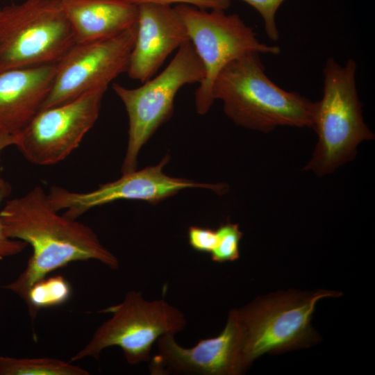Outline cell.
Here are the masks:
<instances>
[{
  "mask_svg": "<svg viewBox=\"0 0 375 375\" xmlns=\"http://www.w3.org/2000/svg\"><path fill=\"white\" fill-rule=\"evenodd\" d=\"M135 6L144 3H153L163 6L171 4H188L203 10H223L228 8L231 4V0H122Z\"/></svg>",
  "mask_w": 375,
  "mask_h": 375,
  "instance_id": "44dd1931",
  "label": "cell"
},
{
  "mask_svg": "<svg viewBox=\"0 0 375 375\" xmlns=\"http://www.w3.org/2000/svg\"><path fill=\"white\" fill-rule=\"evenodd\" d=\"M188 242L192 249L200 253H210L217 244L216 230L191 226L188 231Z\"/></svg>",
  "mask_w": 375,
  "mask_h": 375,
  "instance_id": "ffe728a7",
  "label": "cell"
},
{
  "mask_svg": "<svg viewBox=\"0 0 375 375\" xmlns=\"http://www.w3.org/2000/svg\"><path fill=\"white\" fill-rule=\"evenodd\" d=\"M203 65L190 40L184 42L166 67L153 79L137 88L119 83L112 90L123 102L128 117V140L122 173L136 169L141 148L157 129L170 119L175 97L183 85L201 83Z\"/></svg>",
  "mask_w": 375,
  "mask_h": 375,
  "instance_id": "8992f818",
  "label": "cell"
},
{
  "mask_svg": "<svg viewBox=\"0 0 375 375\" xmlns=\"http://www.w3.org/2000/svg\"><path fill=\"white\" fill-rule=\"evenodd\" d=\"M188 40L185 26L174 8L153 3L138 6L136 38L126 73L134 80L146 82Z\"/></svg>",
  "mask_w": 375,
  "mask_h": 375,
  "instance_id": "4fadbf2b",
  "label": "cell"
},
{
  "mask_svg": "<svg viewBox=\"0 0 375 375\" xmlns=\"http://www.w3.org/2000/svg\"><path fill=\"white\" fill-rule=\"evenodd\" d=\"M86 369L53 358L0 356V375H88Z\"/></svg>",
  "mask_w": 375,
  "mask_h": 375,
  "instance_id": "2e32d148",
  "label": "cell"
},
{
  "mask_svg": "<svg viewBox=\"0 0 375 375\" xmlns=\"http://www.w3.org/2000/svg\"><path fill=\"white\" fill-rule=\"evenodd\" d=\"M167 333L156 341L157 353L149 361L153 375H238L249 367L244 353L243 333L238 310L230 311L226 326L217 336L185 348Z\"/></svg>",
  "mask_w": 375,
  "mask_h": 375,
  "instance_id": "7c38bea8",
  "label": "cell"
},
{
  "mask_svg": "<svg viewBox=\"0 0 375 375\" xmlns=\"http://www.w3.org/2000/svg\"><path fill=\"white\" fill-rule=\"evenodd\" d=\"M356 68L353 59L342 67L328 58L323 69V96L315 102L312 125L318 140L304 167L319 176L353 160L358 144L374 138L363 120L356 85Z\"/></svg>",
  "mask_w": 375,
  "mask_h": 375,
  "instance_id": "3957f363",
  "label": "cell"
},
{
  "mask_svg": "<svg viewBox=\"0 0 375 375\" xmlns=\"http://www.w3.org/2000/svg\"><path fill=\"white\" fill-rule=\"evenodd\" d=\"M334 291L310 294H285L256 300L238 310L244 353L249 366L266 353H278L314 340L310 321L321 299L338 296Z\"/></svg>",
  "mask_w": 375,
  "mask_h": 375,
  "instance_id": "ba28073f",
  "label": "cell"
},
{
  "mask_svg": "<svg viewBox=\"0 0 375 375\" xmlns=\"http://www.w3.org/2000/svg\"><path fill=\"white\" fill-rule=\"evenodd\" d=\"M0 218L9 238L22 240L33 249L24 270L15 281L1 286L25 302L34 283L72 262L94 260L111 269L119 267L117 258L90 227L58 214L41 186L7 200Z\"/></svg>",
  "mask_w": 375,
  "mask_h": 375,
  "instance_id": "6da1fadb",
  "label": "cell"
},
{
  "mask_svg": "<svg viewBox=\"0 0 375 375\" xmlns=\"http://www.w3.org/2000/svg\"><path fill=\"white\" fill-rule=\"evenodd\" d=\"M256 10L264 21L267 36L277 41L280 35L275 22V15L285 0H240Z\"/></svg>",
  "mask_w": 375,
  "mask_h": 375,
  "instance_id": "d6986e66",
  "label": "cell"
},
{
  "mask_svg": "<svg viewBox=\"0 0 375 375\" xmlns=\"http://www.w3.org/2000/svg\"><path fill=\"white\" fill-rule=\"evenodd\" d=\"M136 33L137 23L112 38L75 44L57 62L53 83L42 109L94 89L108 88L116 77L127 72Z\"/></svg>",
  "mask_w": 375,
  "mask_h": 375,
  "instance_id": "30bf717a",
  "label": "cell"
},
{
  "mask_svg": "<svg viewBox=\"0 0 375 375\" xmlns=\"http://www.w3.org/2000/svg\"><path fill=\"white\" fill-rule=\"evenodd\" d=\"M75 44L60 0L1 8L0 69L56 64Z\"/></svg>",
  "mask_w": 375,
  "mask_h": 375,
  "instance_id": "277c9868",
  "label": "cell"
},
{
  "mask_svg": "<svg viewBox=\"0 0 375 375\" xmlns=\"http://www.w3.org/2000/svg\"><path fill=\"white\" fill-rule=\"evenodd\" d=\"M1 7L0 6V10H1Z\"/></svg>",
  "mask_w": 375,
  "mask_h": 375,
  "instance_id": "cb8c5ba5",
  "label": "cell"
},
{
  "mask_svg": "<svg viewBox=\"0 0 375 375\" xmlns=\"http://www.w3.org/2000/svg\"><path fill=\"white\" fill-rule=\"evenodd\" d=\"M99 312L110 313L111 317L96 329L70 362L98 359L110 347H119L130 365L149 362L153 344L158 339L182 331L187 324L184 314L166 300L149 301L136 290L128 291L120 303Z\"/></svg>",
  "mask_w": 375,
  "mask_h": 375,
  "instance_id": "5b68a950",
  "label": "cell"
},
{
  "mask_svg": "<svg viewBox=\"0 0 375 375\" xmlns=\"http://www.w3.org/2000/svg\"><path fill=\"white\" fill-rule=\"evenodd\" d=\"M212 97L223 102L226 115L240 126L263 133L281 126L312 128L315 102L272 81L256 51L232 60L219 72Z\"/></svg>",
  "mask_w": 375,
  "mask_h": 375,
  "instance_id": "7a4b0ae2",
  "label": "cell"
},
{
  "mask_svg": "<svg viewBox=\"0 0 375 375\" xmlns=\"http://www.w3.org/2000/svg\"><path fill=\"white\" fill-rule=\"evenodd\" d=\"M17 140L18 137L0 133V152L9 146L16 145ZM7 183V181L0 177V188Z\"/></svg>",
  "mask_w": 375,
  "mask_h": 375,
  "instance_id": "603a6c76",
  "label": "cell"
},
{
  "mask_svg": "<svg viewBox=\"0 0 375 375\" xmlns=\"http://www.w3.org/2000/svg\"><path fill=\"white\" fill-rule=\"evenodd\" d=\"M169 160V156L166 155L156 165L122 174L119 179L90 192H72L52 186L48 198L55 210H65V216L77 219L93 208L118 200H140L155 205L187 188L209 189L218 193L226 190V184L198 183L167 175L162 169Z\"/></svg>",
  "mask_w": 375,
  "mask_h": 375,
  "instance_id": "8fae6325",
  "label": "cell"
},
{
  "mask_svg": "<svg viewBox=\"0 0 375 375\" xmlns=\"http://www.w3.org/2000/svg\"><path fill=\"white\" fill-rule=\"evenodd\" d=\"M10 192L11 186L8 183L0 188V206L3 200L10 194ZM26 246V242L12 239L6 235L0 218V260L21 253Z\"/></svg>",
  "mask_w": 375,
  "mask_h": 375,
  "instance_id": "7402d4cb",
  "label": "cell"
},
{
  "mask_svg": "<svg viewBox=\"0 0 375 375\" xmlns=\"http://www.w3.org/2000/svg\"><path fill=\"white\" fill-rule=\"evenodd\" d=\"M106 88L42 109L18 136L16 147L30 162L51 165L65 159L97 122Z\"/></svg>",
  "mask_w": 375,
  "mask_h": 375,
  "instance_id": "9c48e42d",
  "label": "cell"
},
{
  "mask_svg": "<svg viewBox=\"0 0 375 375\" xmlns=\"http://www.w3.org/2000/svg\"><path fill=\"white\" fill-rule=\"evenodd\" d=\"M57 63L0 69V133L18 137L41 110Z\"/></svg>",
  "mask_w": 375,
  "mask_h": 375,
  "instance_id": "5bb4252c",
  "label": "cell"
},
{
  "mask_svg": "<svg viewBox=\"0 0 375 375\" xmlns=\"http://www.w3.org/2000/svg\"><path fill=\"white\" fill-rule=\"evenodd\" d=\"M71 294V288L61 276L46 277L34 283L30 288L26 303L29 315L33 320L41 308L60 305Z\"/></svg>",
  "mask_w": 375,
  "mask_h": 375,
  "instance_id": "e0dca14e",
  "label": "cell"
},
{
  "mask_svg": "<svg viewBox=\"0 0 375 375\" xmlns=\"http://www.w3.org/2000/svg\"><path fill=\"white\" fill-rule=\"evenodd\" d=\"M174 8L206 72L195 92L196 109L200 115H205L213 103L212 83L228 63L251 51L281 53L278 46L260 42L253 29L238 14H226L223 10L208 11L188 4H177Z\"/></svg>",
  "mask_w": 375,
  "mask_h": 375,
  "instance_id": "52a82bcc",
  "label": "cell"
},
{
  "mask_svg": "<svg viewBox=\"0 0 375 375\" xmlns=\"http://www.w3.org/2000/svg\"><path fill=\"white\" fill-rule=\"evenodd\" d=\"M217 244L210 253L216 262L234 261L240 257V242L242 233L238 224L229 222L222 224L217 229Z\"/></svg>",
  "mask_w": 375,
  "mask_h": 375,
  "instance_id": "ac0fdd59",
  "label": "cell"
},
{
  "mask_svg": "<svg viewBox=\"0 0 375 375\" xmlns=\"http://www.w3.org/2000/svg\"><path fill=\"white\" fill-rule=\"evenodd\" d=\"M76 44L106 40L137 23L138 6L122 0H60Z\"/></svg>",
  "mask_w": 375,
  "mask_h": 375,
  "instance_id": "9a60e30c",
  "label": "cell"
}]
</instances>
